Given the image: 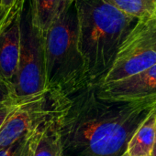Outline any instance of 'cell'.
<instances>
[{
  "label": "cell",
  "instance_id": "obj_7",
  "mask_svg": "<svg viewBox=\"0 0 156 156\" xmlns=\"http://www.w3.org/2000/svg\"><path fill=\"white\" fill-rule=\"evenodd\" d=\"M25 3L0 5V79L11 84L18 65L20 18Z\"/></svg>",
  "mask_w": 156,
  "mask_h": 156
},
{
  "label": "cell",
  "instance_id": "obj_14",
  "mask_svg": "<svg viewBox=\"0 0 156 156\" xmlns=\"http://www.w3.org/2000/svg\"><path fill=\"white\" fill-rule=\"evenodd\" d=\"M17 101H18V99L16 97L12 84L0 79V104Z\"/></svg>",
  "mask_w": 156,
  "mask_h": 156
},
{
  "label": "cell",
  "instance_id": "obj_15",
  "mask_svg": "<svg viewBox=\"0 0 156 156\" xmlns=\"http://www.w3.org/2000/svg\"><path fill=\"white\" fill-rule=\"evenodd\" d=\"M18 101H19V100L17 101H11V102H6V103L0 104V129L3 126V124L5 123L7 117L10 115V113L16 108Z\"/></svg>",
  "mask_w": 156,
  "mask_h": 156
},
{
  "label": "cell",
  "instance_id": "obj_6",
  "mask_svg": "<svg viewBox=\"0 0 156 156\" xmlns=\"http://www.w3.org/2000/svg\"><path fill=\"white\" fill-rule=\"evenodd\" d=\"M48 95L49 90L29 99L19 100L0 129V150L29 134L50 115L45 109Z\"/></svg>",
  "mask_w": 156,
  "mask_h": 156
},
{
  "label": "cell",
  "instance_id": "obj_11",
  "mask_svg": "<svg viewBox=\"0 0 156 156\" xmlns=\"http://www.w3.org/2000/svg\"><path fill=\"white\" fill-rule=\"evenodd\" d=\"M57 108L54 114L49 115L40 124L33 156H63L62 138L56 117Z\"/></svg>",
  "mask_w": 156,
  "mask_h": 156
},
{
  "label": "cell",
  "instance_id": "obj_10",
  "mask_svg": "<svg viewBox=\"0 0 156 156\" xmlns=\"http://www.w3.org/2000/svg\"><path fill=\"white\" fill-rule=\"evenodd\" d=\"M155 139L156 107L135 131L125 153L130 156H152Z\"/></svg>",
  "mask_w": 156,
  "mask_h": 156
},
{
  "label": "cell",
  "instance_id": "obj_16",
  "mask_svg": "<svg viewBox=\"0 0 156 156\" xmlns=\"http://www.w3.org/2000/svg\"><path fill=\"white\" fill-rule=\"evenodd\" d=\"M26 0H0V5L4 6V7H8V6H12L16 4H19V3H25Z\"/></svg>",
  "mask_w": 156,
  "mask_h": 156
},
{
  "label": "cell",
  "instance_id": "obj_3",
  "mask_svg": "<svg viewBox=\"0 0 156 156\" xmlns=\"http://www.w3.org/2000/svg\"><path fill=\"white\" fill-rule=\"evenodd\" d=\"M43 36L47 89L71 95L89 87L84 58L78 46L75 4Z\"/></svg>",
  "mask_w": 156,
  "mask_h": 156
},
{
  "label": "cell",
  "instance_id": "obj_8",
  "mask_svg": "<svg viewBox=\"0 0 156 156\" xmlns=\"http://www.w3.org/2000/svg\"><path fill=\"white\" fill-rule=\"evenodd\" d=\"M97 94L117 101H156V64L127 79L96 86ZM155 105V104H154Z\"/></svg>",
  "mask_w": 156,
  "mask_h": 156
},
{
  "label": "cell",
  "instance_id": "obj_19",
  "mask_svg": "<svg viewBox=\"0 0 156 156\" xmlns=\"http://www.w3.org/2000/svg\"><path fill=\"white\" fill-rule=\"evenodd\" d=\"M121 156H130V155H128V154H127L126 153H124V154H122Z\"/></svg>",
  "mask_w": 156,
  "mask_h": 156
},
{
  "label": "cell",
  "instance_id": "obj_1",
  "mask_svg": "<svg viewBox=\"0 0 156 156\" xmlns=\"http://www.w3.org/2000/svg\"><path fill=\"white\" fill-rule=\"evenodd\" d=\"M72 99L62 95L57 108L63 156H121L131 136L156 106L151 101L101 98L96 86Z\"/></svg>",
  "mask_w": 156,
  "mask_h": 156
},
{
  "label": "cell",
  "instance_id": "obj_12",
  "mask_svg": "<svg viewBox=\"0 0 156 156\" xmlns=\"http://www.w3.org/2000/svg\"><path fill=\"white\" fill-rule=\"evenodd\" d=\"M121 12L138 19L151 16L156 14L152 0H103Z\"/></svg>",
  "mask_w": 156,
  "mask_h": 156
},
{
  "label": "cell",
  "instance_id": "obj_17",
  "mask_svg": "<svg viewBox=\"0 0 156 156\" xmlns=\"http://www.w3.org/2000/svg\"><path fill=\"white\" fill-rule=\"evenodd\" d=\"M152 156H156V139H155V145H154V152H153V154H152Z\"/></svg>",
  "mask_w": 156,
  "mask_h": 156
},
{
  "label": "cell",
  "instance_id": "obj_13",
  "mask_svg": "<svg viewBox=\"0 0 156 156\" xmlns=\"http://www.w3.org/2000/svg\"><path fill=\"white\" fill-rule=\"evenodd\" d=\"M30 133H31V132L29 134H27L26 136H24L21 139H19L17 142H15L10 146L1 149L0 150V156L23 155V153H24V150H25V146H26V144L28 142V139H29Z\"/></svg>",
  "mask_w": 156,
  "mask_h": 156
},
{
  "label": "cell",
  "instance_id": "obj_20",
  "mask_svg": "<svg viewBox=\"0 0 156 156\" xmlns=\"http://www.w3.org/2000/svg\"><path fill=\"white\" fill-rule=\"evenodd\" d=\"M154 104H155V106H156V101H155V102H154Z\"/></svg>",
  "mask_w": 156,
  "mask_h": 156
},
{
  "label": "cell",
  "instance_id": "obj_4",
  "mask_svg": "<svg viewBox=\"0 0 156 156\" xmlns=\"http://www.w3.org/2000/svg\"><path fill=\"white\" fill-rule=\"evenodd\" d=\"M12 86L18 100L29 99L49 90L46 80L44 36L33 24L29 0H26L21 14L19 58Z\"/></svg>",
  "mask_w": 156,
  "mask_h": 156
},
{
  "label": "cell",
  "instance_id": "obj_18",
  "mask_svg": "<svg viewBox=\"0 0 156 156\" xmlns=\"http://www.w3.org/2000/svg\"><path fill=\"white\" fill-rule=\"evenodd\" d=\"M153 1V3H154V6H155V9H156V0H152Z\"/></svg>",
  "mask_w": 156,
  "mask_h": 156
},
{
  "label": "cell",
  "instance_id": "obj_5",
  "mask_svg": "<svg viewBox=\"0 0 156 156\" xmlns=\"http://www.w3.org/2000/svg\"><path fill=\"white\" fill-rule=\"evenodd\" d=\"M155 64L156 14L137 21L99 85L127 79Z\"/></svg>",
  "mask_w": 156,
  "mask_h": 156
},
{
  "label": "cell",
  "instance_id": "obj_9",
  "mask_svg": "<svg viewBox=\"0 0 156 156\" xmlns=\"http://www.w3.org/2000/svg\"><path fill=\"white\" fill-rule=\"evenodd\" d=\"M29 1L33 24L43 35L75 2V0Z\"/></svg>",
  "mask_w": 156,
  "mask_h": 156
},
{
  "label": "cell",
  "instance_id": "obj_2",
  "mask_svg": "<svg viewBox=\"0 0 156 156\" xmlns=\"http://www.w3.org/2000/svg\"><path fill=\"white\" fill-rule=\"evenodd\" d=\"M78 46L90 86L100 84L139 20L103 0H75Z\"/></svg>",
  "mask_w": 156,
  "mask_h": 156
}]
</instances>
